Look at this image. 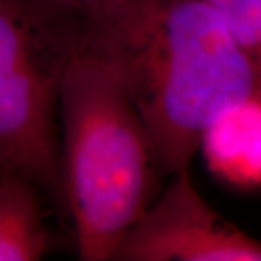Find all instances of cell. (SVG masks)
Masks as SVG:
<instances>
[{
    "mask_svg": "<svg viewBox=\"0 0 261 261\" xmlns=\"http://www.w3.org/2000/svg\"><path fill=\"white\" fill-rule=\"evenodd\" d=\"M134 103L160 174L190 167L222 113L261 93L257 74L207 0H130L86 27V45Z\"/></svg>",
    "mask_w": 261,
    "mask_h": 261,
    "instance_id": "obj_1",
    "label": "cell"
},
{
    "mask_svg": "<svg viewBox=\"0 0 261 261\" xmlns=\"http://www.w3.org/2000/svg\"><path fill=\"white\" fill-rule=\"evenodd\" d=\"M63 200L79 258L112 261L151 203L157 171L145 126L111 67L89 49L65 70L58 94Z\"/></svg>",
    "mask_w": 261,
    "mask_h": 261,
    "instance_id": "obj_2",
    "label": "cell"
},
{
    "mask_svg": "<svg viewBox=\"0 0 261 261\" xmlns=\"http://www.w3.org/2000/svg\"><path fill=\"white\" fill-rule=\"evenodd\" d=\"M84 45L64 0H0V164L61 200L58 94Z\"/></svg>",
    "mask_w": 261,
    "mask_h": 261,
    "instance_id": "obj_3",
    "label": "cell"
},
{
    "mask_svg": "<svg viewBox=\"0 0 261 261\" xmlns=\"http://www.w3.org/2000/svg\"><path fill=\"white\" fill-rule=\"evenodd\" d=\"M112 261H261V243L216 214L186 168L130 226Z\"/></svg>",
    "mask_w": 261,
    "mask_h": 261,
    "instance_id": "obj_4",
    "label": "cell"
},
{
    "mask_svg": "<svg viewBox=\"0 0 261 261\" xmlns=\"http://www.w3.org/2000/svg\"><path fill=\"white\" fill-rule=\"evenodd\" d=\"M200 149L216 176L235 186H261V93L222 113Z\"/></svg>",
    "mask_w": 261,
    "mask_h": 261,
    "instance_id": "obj_5",
    "label": "cell"
},
{
    "mask_svg": "<svg viewBox=\"0 0 261 261\" xmlns=\"http://www.w3.org/2000/svg\"><path fill=\"white\" fill-rule=\"evenodd\" d=\"M38 189L6 173L0 180V261H38L48 250V231Z\"/></svg>",
    "mask_w": 261,
    "mask_h": 261,
    "instance_id": "obj_6",
    "label": "cell"
},
{
    "mask_svg": "<svg viewBox=\"0 0 261 261\" xmlns=\"http://www.w3.org/2000/svg\"><path fill=\"white\" fill-rule=\"evenodd\" d=\"M248 58L261 90V0H207Z\"/></svg>",
    "mask_w": 261,
    "mask_h": 261,
    "instance_id": "obj_7",
    "label": "cell"
},
{
    "mask_svg": "<svg viewBox=\"0 0 261 261\" xmlns=\"http://www.w3.org/2000/svg\"><path fill=\"white\" fill-rule=\"evenodd\" d=\"M84 19L86 27H92L113 16L130 0H64Z\"/></svg>",
    "mask_w": 261,
    "mask_h": 261,
    "instance_id": "obj_8",
    "label": "cell"
},
{
    "mask_svg": "<svg viewBox=\"0 0 261 261\" xmlns=\"http://www.w3.org/2000/svg\"><path fill=\"white\" fill-rule=\"evenodd\" d=\"M6 173H8V171H6V170H5V168H3V166H2V164H0V180H2V178H3V176H5V174H6Z\"/></svg>",
    "mask_w": 261,
    "mask_h": 261,
    "instance_id": "obj_9",
    "label": "cell"
}]
</instances>
